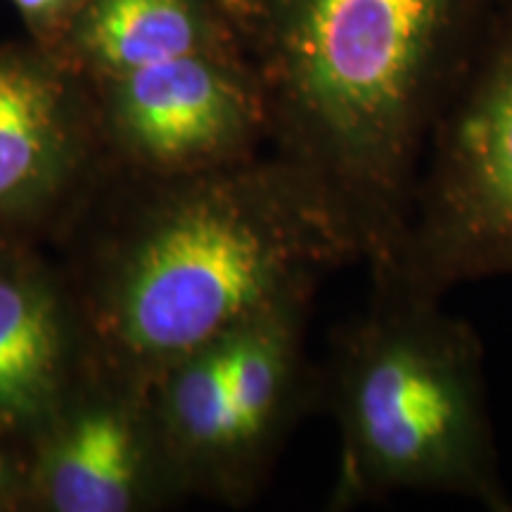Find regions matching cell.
<instances>
[{
  "instance_id": "4fadbf2b",
  "label": "cell",
  "mask_w": 512,
  "mask_h": 512,
  "mask_svg": "<svg viewBox=\"0 0 512 512\" xmlns=\"http://www.w3.org/2000/svg\"><path fill=\"white\" fill-rule=\"evenodd\" d=\"M221 5L226 8L233 17L247 19V0H221Z\"/></svg>"
},
{
  "instance_id": "6da1fadb",
  "label": "cell",
  "mask_w": 512,
  "mask_h": 512,
  "mask_svg": "<svg viewBox=\"0 0 512 512\" xmlns=\"http://www.w3.org/2000/svg\"><path fill=\"white\" fill-rule=\"evenodd\" d=\"M496 0H256L268 133L370 268L394 252L427 133Z\"/></svg>"
},
{
  "instance_id": "7c38bea8",
  "label": "cell",
  "mask_w": 512,
  "mask_h": 512,
  "mask_svg": "<svg viewBox=\"0 0 512 512\" xmlns=\"http://www.w3.org/2000/svg\"><path fill=\"white\" fill-rule=\"evenodd\" d=\"M15 3H17V8L27 12V15L41 17V15H48V12L60 8L64 0H15Z\"/></svg>"
},
{
  "instance_id": "2e32d148",
  "label": "cell",
  "mask_w": 512,
  "mask_h": 512,
  "mask_svg": "<svg viewBox=\"0 0 512 512\" xmlns=\"http://www.w3.org/2000/svg\"><path fill=\"white\" fill-rule=\"evenodd\" d=\"M510 512H512V508H510Z\"/></svg>"
},
{
  "instance_id": "9a60e30c",
  "label": "cell",
  "mask_w": 512,
  "mask_h": 512,
  "mask_svg": "<svg viewBox=\"0 0 512 512\" xmlns=\"http://www.w3.org/2000/svg\"><path fill=\"white\" fill-rule=\"evenodd\" d=\"M254 3H256V0H247V19H249V17H252V10H254Z\"/></svg>"
},
{
  "instance_id": "5b68a950",
  "label": "cell",
  "mask_w": 512,
  "mask_h": 512,
  "mask_svg": "<svg viewBox=\"0 0 512 512\" xmlns=\"http://www.w3.org/2000/svg\"><path fill=\"white\" fill-rule=\"evenodd\" d=\"M119 128L133 152L176 176L252 159L268 133L259 79L228 53H195L124 74Z\"/></svg>"
},
{
  "instance_id": "8992f818",
  "label": "cell",
  "mask_w": 512,
  "mask_h": 512,
  "mask_svg": "<svg viewBox=\"0 0 512 512\" xmlns=\"http://www.w3.org/2000/svg\"><path fill=\"white\" fill-rule=\"evenodd\" d=\"M76 140L60 86L17 57H0V219L46 204L72 171Z\"/></svg>"
},
{
  "instance_id": "3957f363",
  "label": "cell",
  "mask_w": 512,
  "mask_h": 512,
  "mask_svg": "<svg viewBox=\"0 0 512 512\" xmlns=\"http://www.w3.org/2000/svg\"><path fill=\"white\" fill-rule=\"evenodd\" d=\"M339 432L332 508L446 494L510 512L477 330L441 299L370 287L325 377Z\"/></svg>"
},
{
  "instance_id": "277c9868",
  "label": "cell",
  "mask_w": 512,
  "mask_h": 512,
  "mask_svg": "<svg viewBox=\"0 0 512 512\" xmlns=\"http://www.w3.org/2000/svg\"><path fill=\"white\" fill-rule=\"evenodd\" d=\"M512 275V0H496L427 133L406 223L370 287L441 299Z\"/></svg>"
},
{
  "instance_id": "7a4b0ae2",
  "label": "cell",
  "mask_w": 512,
  "mask_h": 512,
  "mask_svg": "<svg viewBox=\"0 0 512 512\" xmlns=\"http://www.w3.org/2000/svg\"><path fill=\"white\" fill-rule=\"evenodd\" d=\"M361 261L318 183L280 157L183 176L126 249L107 323L128 354L176 366Z\"/></svg>"
},
{
  "instance_id": "ba28073f",
  "label": "cell",
  "mask_w": 512,
  "mask_h": 512,
  "mask_svg": "<svg viewBox=\"0 0 512 512\" xmlns=\"http://www.w3.org/2000/svg\"><path fill=\"white\" fill-rule=\"evenodd\" d=\"M164 418L185 470L228 496L252 486L228 387L226 339L169 368Z\"/></svg>"
},
{
  "instance_id": "52a82bcc",
  "label": "cell",
  "mask_w": 512,
  "mask_h": 512,
  "mask_svg": "<svg viewBox=\"0 0 512 512\" xmlns=\"http://www.w3.org/2000/svg\"><path fill=\"white\" fill-rule=\"evenodd\" d=\"M309 299L285 304L226 339L228 387L252 479L302 403V323Z\"/></svg>"
},
{
  "instance_id": "5bb4252c",
  "label": "cell",
  "mask_w": 512,
  "mask_h": 512,
  "mask_svg": "<svg viewBox=\"0 0 512 512\" xmlns=\"http://www.w3.org/2000/svg\"><path fill=\"white\" fill-rule=\"evenodd\" d=\"M5 486V467H3V458H0V491H3Z\"/></svg>"
},
{
  "instance_id": "8fae6325",
  "label": "cell",
  "mask_w": 512,
  "mask_h": 512,
  "mask_svg": "<svg viewBox=\"0 0 512 512\" xmlns=\"http://www.w3.org/2000/svg\"><path fill=\"white\" fill-rule=\"evenodd\" d=\"M60 361L62 330L50 292L29 275L0 273V420L41 411Z\"/></svg>"
},
{
  "instance_id": "9c48e42d",
  "label": "cell",
  "mask_w": 512,
  "mask_h": 512,
  "mask_svg": "<svg viewBox=\"0 0 512 512\" xmlns=\"http://www.w3.org/2000/svg\"><path fill=\"white\" fill-rule=\"evenodd\" d=\"M136 425L114 406H88L67 422L43 465V494L57 512H124L140 489Z\"/></svg>"
},
{
  "instance_id": "30bf717a",
  "label": "cell",
  "mask_w": 512,
  "mask_h": 512,
  "mask_svg": "<svg viewBox=\"0 0 512 512\" xmlns=\"http://www.w3.org/2000/svg\"><path fill=\"white\" fill-rule=\"evenodd\" d=\"M83 43L121 74L195 53H228L195 0H95Z\"/></svg>"
}]
</instances>
